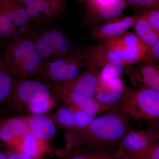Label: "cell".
<instances>
[{
  "label": "cell",
  "mask_w": 159,
  "mask_h": 159,
  "mask_svg": "<svg viewBox=\"0 0 159 159\" xmlns=\"http://www.w3.org/2000/svg\"><path fill=\"white\" fill-rule=\"evenodd\" d=\"M29 131L27 118L0 119V141L12 149L15 148L20 138Z\"/></svg>",
  "instance_id": "cell-14"
},
{
  "label": "cell",
  "mask_w": 159,
  "mask_h": 159,
  "mask_svg": "<svg viewBox=\"0 0 159 159\" xmlns=\"http://www.w3.org/2000/svg\"><path fill=\"white\" fill-rule=\"evenodd\" d=\"M31 21L20 0H4L0 8V43L24 38Z\"/></svg>",
  "instance_id": "cell-3"
},
{
  "label": "cell",
  "mask_w": 159,
  "mask_h": 159,
  "mask_svg": "<svg viewBox=\"0 0 159 159\" xmlns=\"http://www.w3.org/2000/svg\"><path fill=\"white\" fill-rule=\"evenodd\" d=\"M99 82L98 74L88 68L74 79L59 85L66 90L95 97Z\"/></svg>",
  "instance_id": "cell-17"
},
{
  "label": "cell",
  "mask_w": 159,
  "mask_h": 159,
  "mask_svg": "<svg viewBox=\"0 0 159 159\" xmlns=\"http://www.w3.org/2000/svg\"><path fill=\"white\" fill-rule=\"evenodd\" d=\"M48 62L35 51L11 73L16 79L28 78L41 74Z\"/></svg>",
  "instance_id": "cell-19"
},
{
  "label": "cell",
  "mask_w": 159,
  "mask_h": 159,
  "mask_svg": "<svg viewBox=\"0 0 159 159\" xmlns=\"http://www.w3.org/2000/svg\"><path fill=\"white\" fill-rule=\"evenodd\" d=\"M87 48L73 51L67 55L49 61L40 75L56 84H61L76 78L86 63Z\"/></svg>",
  "instance_id": "cell-6"
},
{
  "label": "cell",
  "mask_w": 159,
  "mask_h": 159,
  "mask_svg": "<svg viewBox=\"0 0 159 159\" xmlns=\"http://www.w3.org/2000/svg\"><path fill=\"white\" fill-rule=\"evenodd\" d=\"M144 61H159V39L148 51Z\"/></svg>",
  "instance_id": "cell-32"
},
{
  "label": "cell",
  "mask_w": 159,
  "mask_h": 159,
  "mask_svg": "<svg viewBox=\"0 0 159 159\" xmlns=\"http://www.w3.org/2000/svg\"><path fill=\"white\" fill-rule=\"evenodd\" d=\"M148 129L152 131L156 134L158 141H159V119L148 122Z\"/></svg>",
  "instance_id": "cell-34"
},
{
  "label": "cell",
  "mask_w": 159,
  "mask_h": 159,
  "mask_svg": "<svg viewBox=\"0 0 159 159\" xmlns=\"http://www.w3.org/2000/svg\"><path fill=\"white\" fill-rule=\"evenodd\" d=\"M66 8L65 0H37L26 6L31 20L42 25L58 18Z\"/></svg>",
  "instance_id": "cell-11"
},
{
  "label": "cell",
  "mask_w": 159,
  "mask_h": 159,
  "mask_svg": "<svg viewBox=\"0 0 159 159\" xmlns=\"http://www.w3.org/2000/svg\"><path fill=\"white\" fill-rule=\"evenodd\" d=\"M142 15L154 29L159 33V7Z\"/></svg>",
  "instance_id": "cell-31"
},
{
  "label": "cell",
  "mask_w": 159,
  "mask_h": 159,
  "mask_svg": "<svg viewBox=\"0 0 159 159\" xmlns=\"http://www.w3.org/2000/svg\"><path fill=\"white\" fill-rule=\"evenodd\" d=\"M36 159H40L51 151L47 141L36 136L31 132L26 133L20 137L15 148Z\"/></svg>",
  "instance_id": "cell-18"
},
{
  "label": "cell",
  "mask_w": 159,
  "mask_h": 159,
  "mask_svg": "<svg viewBox=\"0 0 159 159\" xmlns=\"http://www.w3.org/2000/svg\"><path fill=\"white\" fill-rule=\"evenodd\" d=\"M42 33L52 47L53 51L52 61L65 57L73 51L70 42L61 31L52 30L43 31Z\"/></svg>",
  "instance_id": "cell-22"
},
{
  "label": "cell",
  "mask_w": 159,
  "mask_h": 159,
  "mask_svg": "<svg viewBox=\"0 0 159 159\" xmlns=\"http://www.w3.org/2000/svg\"><path fill=\"white\" fill-rule=\"evenodd\" d=\"M127 7L130 6L141 15L159 7L158 0H125Z\"/></svg>",
  "instance_id": "cell-27"
},
{
  "label": "cell",
  "mask_w": 159,
  "mask_h": 159,
  "mask_svg": "<svg viewBox=\"0 0 159 159\" xmlns=\"http://www.w3.org/2000/svg\"><path fill=\"white\" fill-rule=\"evenodd\" d=\"M8 154L4 152L0 149V159H7Z\"/></svg>",
  "instance_id": "cell-36"
},
{
  "label": "cell",
  "mask_w": 159,
  "mask_h": 159,
  "mask_svg": "<svg viewBox=\"0 0 159 159\" xmlns=\"http://www.w3.org/2000/svg\"><path fill=\"white\" fill-rule=\"evenodd\" d=\"M56 103L54 98L46 102L31 104L27 107L31 113L34 114H42L50 110Z\"/></svg>",
  "instance_id": "cell-30"
},
{
  "label": "cell",
  "mask_w": 159,
  "mask_h": 159,
  "mask_svg": "<svg viewBox=\"0 0 159 159\" xmlns=\"http://www.w3.org/2000/svg\"><path fill=\"white\" fill-rule=\"evenodd\" d=\"M158 1H159V0H158Z\"/></svg>",
  "instance_id": "cell-39"
},
{
  "label": "cell",
  "mask_w": 159,
  "mask_h": 159,
  "mask_svg": "<svg viewBox=\"0 0 159 159\" xmlns=\"http://www.w3.org/2000/svg\"><path fill=\"white\" fill-rule=\"evenodd\" d=\"M71 107L74 112L75 116V122H76V128H80L84 127L90 123L95 118V116L90 115L83 111L81 110L74 107L72 106Z\"/></svg>",
  "instance_id": "cell-29"
},
{
  "label": "cell",
  "mask_w": 159,
  "mask_h": 159,
  "mask_svg": "<svg viewBox=\"0 0 159 159\" xmlns=\"http://www.w3.org/2000/svg\"><path fill=\"white\" fill-rule=\"evenodd\" d=\"M117 159H159V141L142 151L117 157Z\"/></svg>",
  "instance_id": "cell-26"
},
{
  "label": "cell",
  "mask_w": 159,
  "mask_h": 159,
  "mask_svg": "<svg viewBox=\"0 0 159 159\" xmlns=\"http://www.w3.org/2000/svg\"><path fill=\"white\" fill-rule=\"evenodd\" d=\"M7 159H36L20 151L12 150L8 154Z\"/></svg>",
  "instance_id": "cell-33"
},
{
  "label": "cell",
  "mask_w": 159,
  "mask_h": 159,
  "mask_svg": "<svg viewBox=\"0 0 159 159\" xmlns=\"http://www.w3.org/2000/svg\"><path fill=\"white\" fill-rule=\"evenodd\" d=\"M86 64L98 74L99 81L122 76L125 67L120 57L105 43L87 48Z\"/></svg>",
  "instance_id": "cell-5"
},
{
  "label": "cell",
  "mask_w": 159,
  "mask_h": 159,
  "mask_svg": "<svg viewBox=\"0 0 159 159\" xmlns=\"http://www.w3.org/2000/svg\"><path fill=\"white\" fill-rule=\"evenodd\" d=\"M157 141L156 134L150 129L135 130L133 129L122 138L117 156L140 152Z\"/></svg>",
  "instance_id": "cell-13"
},
{
  "label": "cell",
  "mask_w": 159,
  "mask_h": 159,
  "mask_svg": "<svg viewBox=\"0 0 159 159\" xmlns=\"http://www.w3.org/2000/svg\"><path fill=\"white\" fill-rule=\"evenodd\" d=\"M20 1H21L22 2L26 7V6L30 5L31 3L34 2L37 0H20Z\"/></svg>",
  "instance_id": "cell-35"
},
{
  "label": "cell",
  "mask_w": 159,
  "mask_h": 159,
  "mask_svg": "<svg viewBox=\"0 0 159 159\" xmlns=\"http://www.w3.org/2000/svg\"><path fill=\"white\" fill-rule=\"evenodd\" d=\"M4 0H0V6H2V4L3 2H4Z\"/></svg>",
  "instance_id": "cell-37"
},
{
  "label": "cell",
  "mask_w": 159,
  "mask_h": 159,
  "mask_svg": "<svg viewBox=\"0 0 159 159\" xmlns=\"http://www.w3.org/2000/svg\"><path fill=\"white\" fill-rule=\"evenodd\" d=\"M139 15L135 14L122 18L113 19L91 28L92 37L99 43H104L124 34L133 27Z\"/></svg>",
  "instance_id": "cell-12"
},
{
  "label": "cell",
  "mask_w": 159,
  "mask_h": 159,
  "mask_svg": "<svg viewBox=\"0 0 159 159\" xmlns=\"http://www.w3.org/2000/svg\"><path fill=\"white\" fill-rule=\"evenodd\" d=\"M15 78L5 63L4 57L0 56V119L7 115V99Z\"/></svg>",
  "instance_id": "cell-21"
},
{
  "label": "cell",
  "mask_w": 159,
  "mask_h": 159,
  "mask_svg": "<svg viewBox=\"0 0 159 159\" xmlns=\"http://www.w3.org/2000/svg\"><path fill=\"white\" fill-rule=\"evenodd\" d=\"M133 129L127 116L119 105L95 117L88 125L69 129L67 148L85 147L99 151L117 152L122 138Z\"/></svg>",
  "instance_id": "cell-1"
},
{
  "label": "cell",
  "mask_w": 159,
  "mask_h": 159,
  "mask_svg": "<svg viewBox=\"0 0 159 159\" xmlns=\"http://www.w3.org/2000/svg\"><path fill=\"white\" fill-rule=\"evenodd\" d=\"M123 74L135 87L150 89L159 93V61H144L125 66Z\"/></svg>",
  "instance_id": "cell-8"
},
{
  "label": "cell",
  "mask_w": 159,
  "mask_h": 159,
  "mask_svg": "<svg viewBox=\"0 0 159 159\" xmlns=\"http://www.w3.org/2000/svg\"><path fill=\"white\" fill-rule=\"evenodd\" d=\"M126 87L122 76L109 80H99L95 98L107 105H116L122 99Z\"/></svg>",
  "instance_id": "cell-16"
},
{
  "label": "cell",
  "mask_w": 159,
  "mask_h": 159,
  "mask_svg": "<svg viewBox=\"0 0 159 159\" xmlns=\"http://www.w3.org/2000/svg\"><path fill=\"white\" fill-rule=\"evenodd\" d=\"M56 118L59 124L69 129L76 128L75 113L70 106L69 108L62 107L57 111Z\"/></svg>",
  "instance_id": "cell-28"
},
{
  "label": "cell",
  "mask_w": 159,
  "mask_h": 159,
  "mask_svg": "<svg viewBox=\"0 0 159 159\" xmlns=\"http://www.w3.org/2000/svg\"><path fill=\"white\" fill-rule=\"evenodd\" d=\"M118 105L136 120L149 122L159 119V93L153 90L126 86Z\"/></svg>",
  "instance_id": "cell-2"
},
{
  "label": "cell",
  "mask_w": 159,
  "mask_h": 159,
  "mask_svg": "<svg viewBox=\"0 0 159 159\" xmlns=\"http://www.w3.org/2000/svg\"><path fill=\"white\" fill-rule=\"evenodd\" d=\"M27 120L29 131L39 139L47 141L56 133V126L54 122L42 114H34L27 117Z\"/></svg>",
  "instance_id": "cell-20"
},
{
  "label": "cell",
  "mask_w": 159,
  "mask_h": 159,
  "mask_svg": "<svg viewBox=\"0 0 159 159\" xmlns=\"http://www.w3.org/2000/svg\"><path fill=\"white\" fill-rule=\"evenodd\" d=\"M29 39L34 43L35 51H37L46 61H52L53 51L50 43L43 35L42 32L30 35Z\"/></svg>",
  "instance_id": "cell-25"
},
{
  "label": "cell",
  "mask_w": 159,
  "mask_h": 159,
  "mask_svg": "<svg viewBox=\"0 0 159 159\" xmlns=\"http://www.w3.org/2000/svg\"><path fill=\"white\" fill-rule=\"evenodd\" d=\"M133 27L134 33L148 52L159 39V32L142 14L139 15Z\"/></svg>",
  "instance_id": "cell-24"
},
{
  "label": "cell",
  "mask_w": 159,
  "mask_h": 159,
  "mask_svg": "<svg viewBox=\"0 0 159 159\" xmlns=\"http://www.w3.org/2000/svg\"><path fill=\"white\" fill-rule=\"evenodd\" d=\"M1 6H0V8H1Z\"/></svg>",
  "instance_id": "cell-38"
},
{
  "label": "cell",
  "mask_w": 159,
  "mask_h": 159,
  "mask_svg": "<svg viewBox=\"0 0 159 159\" xmlns=\"http://www.w3.org/2000/svg\"><path fill=\"white\" fill-rule=\"evenodd\" d=\"M53 98L51 90L41 81L15 78L7 101V114L21 110L24 106L46 102Z\"/></svg>",
  "instance_id": "cell-4"
},
{
  "label": "cell",
  "mask_w": 159,
  "mask_h": 159,
  "mask_svg": "<svg viewBox=\"0 0 159 159\" xmlns=\"http://www.w3.org/2000/svg\"><path fill=\"white\" fill-rule=\"evenodd\" d=\"M53 92L57 97L70 106L95 116L98 114L116 108L118 105V104L114 106L107 105L99 102L95 97L66 90L59 84L54 86Z\"/></svg>",
  "instance_id": "cell-10"
},
{
  "label": "cell",
  "mask_w": 159,
  "mask_h": 159,
  "mask_svg": "<svg viewBox=\"0 0 159 159\" xmlns=\"http://www.w3.org/2000/svg\"><path fill=\"white\" fill-rule=\"evenodd\" d=\"M104 43L120 57L125 66L144 61L148 54V50L134 32L126 31Z\"/></svg>",
  "instance_id": "cell-7"
},
{
  "label": "cell",
  "mask_w": 159,
  "mask_h": 159,
  "mask_svg": "<svg viewBox=\"0 0 159 159\" xmlns=\"http://www.w3.org/2000/svg\"><path fill=\"white\" fill-rule=\"evenodd\" d=\"M127 7L125 0H110L97 4L87 3L82 25L91 28L98 25L117 17Z\"/></svg>",
  "instance_id": "cell-9"
},
{
  "label": "cell",
  "mask_w": 159,
  "mask_h": 159,
  "mask_svg": "<svg viewBox=\"0 0 159 159\" xmlns=\"http://www.w3.org/2000/svg\"><path fill=\"white\" fill-rule=\"evenodd\" d=\"M34 51V43L29 39L21 38L14 40L6 46L3 56L5 63L11 73Z\"/></svg>",
  "instance_id": "cell-15"
},
{
  "label": "cell",
  "mask_w": 159,
  "mask_h": 159,
  "mask_svg": "<svg viewBox=\"0 0 159 159\" xmlns=\"http://www.w3.org/2000/svg\"></svg>",
  "instance_id": "cell-40"
},
{
  "label": "cell",
  "mask_w": 159,
  "mask_h": 159,
  "mask_svg": "<svg viewBox=\"0 0 159 159\" xmlns=\"http://www.w3.org/2000/svg\"><path fill=\"white\" fill-rule=\"evenodd\" d=\"M61 156L66 159H117L116 152L102 151L85 147L63 149Z\"/></svg>",
  "instance_id": "cell-23"
}]
</instances>
